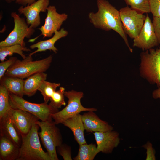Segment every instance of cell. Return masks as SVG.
Returning <instances> with one entry per match:
<instances>
[{
	"label": "cell",
	"mask_w": 160,
	"mask_h": 160,
	"mask_svg": "<svg viewBox=\"0 0 160 160\" xmlns=\"http://www.w3.org/2000/svg\"><path fill=\"white\" fill-rule=\"evenodd\" d=\"M98 11L89 13L90 23L97 28L108 31L112 30L117 33L124 40L130 52V47L126 35L122 27L119 11L106 0H97Z\"/></svg>",
	"instance_id": "cell-1"
},
{
	"label": "cell",
	"mask_w": 160,
	"mask_h": 160,
	"mask_svg": "<svg viewBox=\"0 0 160 160\" xmlns=\"http://www.w3.org/2000/svg\"><path fill=\"white\" fill-rule=\"evenodd\" d=\"M39 126L34 124L29 132L22 136V142L17 160H51L49 154L43 149L38 131Z\"/></svg>",
	"instance_id": "cell-2"
},
{
	"label": "cell",
	"mask_w": 160,
	"mask_h": 160,
	"mask_svg": "<svg viewBox=\"0 0 160 160\" xmlns=\"http://www.w3.org/2000/svg\"><path fill=\"white\" fill-rule=\"evenodd\" d=\"M52 57L50 55L42 60L33 61L32 56L28 55L22 60L17 59L7 69L5 75L23 79L37 73L44 72L49 67Z\"/></svg>",
	"instance_id": "cell-3"
},
{
	"label": "cell",
	"mask_w": 160,
	"mask_h": 160,
	"mask_svg": "<svg viewBox=\"0 0 160 160\" xmlns=\"http://www.w3.org/2000/svg\"><path fill=\"white\" fill-rule=\"evenodd\" d=\"M140 57V75L150 84L160 87V48L143 51Z\"/></svg>",
	"instance_id": "cell-4"
},
{
	"label": "cell",
	"mask_w": 160,
	"mask_h": 160,
	"mask_svg": "<svg viewBox=\"0 0 160 160\" xmlns=\"http://www.w3.org/2000/svg\"><path fill=\"white\" fill-rule=\"evenodd\" d=\"M9 102L11 108L29 112L43 121H52V115L59 111L58 109L44 102L41 103H32L10 93Z\"/></svg>",
	"instance_id": "cell-5"
},
{
	"label": "cell",
	"mask_w": 160,
	"mask_h": 160,
	"mask_svg": "<svg viewBox=\"0 0 160 160\" xmlns=\"http://www.w3.org/2000/svg\"><path fill=\"white\" fill-rule=\"evenodd\" d=\"M40 128L38 132L42 144L49 154L51 160H58L56 148L62 143V138L60 130L52 121L36 122Z\"/></svg>",
	"instance_id": "cell-6"
},
{
	"label": "cell",
	"mask_w": 160,
	"mask_h": 160,
	"mask_svg": "<svg viewBox=\"0 0 160 160\" xmlns=\"http://www.w3.org/2000/svg\"><path fill=\"white\" fill-rule=\"evenodd\" d=\"M64 95L68 99L67 106L61 111L52 115V117L56 124H62L67 119L82 111H95L97 110L95 108H86L82 105L81 100L83 97L84 94L81 92L73 90L65 91Z\"/></svg>",
	"instance_id": "cell-7"
},
{
	"label": "cell",
	"mask_w": 160,
	"mask_h": 160,
	"mask_svg": "<svg viewBox=\"0 0 160 160\" xmlns=\"http://www.w3.org/2000/svg\"><path fill=\"white\" fill-rule=\"evenodd\" d=\"M11 16L14 20L13 29L4 40L0 42V47L20 44L25 47L24 38H30L35 29L30 28L25 18L20 17L16 12H11Z\"/></svg>",
	"instance_id": "cell-8"
},
{
	"label": "cell",
	"mask_w": 160,
	"mask_h": 160,
	"mask_svg": "<svg viewBox=\"0 0 160 160\" xmlns=\"http://www.w3.org/2000/svg\"><path fill=\"white\" fill-rule=\"evenodd\" d=\"M119 11L125 33L134 39L140 33L146 15L132 9L128 6L121 8Z\"/></svg>",
	"instance_id": "cell-9"
},
{
	"label": "cell",
	"mask_w": 160,
	"mask_h": 160,
	"mask_svg": "<svg viewBox=\"0 0 160 160\" xmlns=\"http://www.w3.org/2000/svg\"><path fill=\"white\" fill-rule=\"evenodd\" d=\"M159 44L152 22L146 13L143 27L138 35L133 39V46L144 51L153 48Z\"/></svg>",
	"instance_id": "cell-10"
},
{
	"label": "cell",
	"mask_w": 160,
	"mask_h": 160,
	"mask_svg": "<svg viewBox=\"0 0 160 160\" xmlns=\"http://www.w3.org/2000/svg\"><path fill=\"white\" fill-rule=\"evenodd\" d=\"M47 12L44 24L39 28L43 38L51 37L55 31H59L63 22L68 17L65 13H58L56 8L54 5H49L47 8Z\"/></svg>",
	"instance_id": "cell-11"
},
{
	"label": "cell",
	"mask_w": 160,
	"mask_h": 160,
	"mask_svg": "<svg viewBox=\"0 0 160 160\" xmlns=\"http://www.w3.org/2000/svg\"><path fill=\"white\" fill-rule=\"evenodd\" d=\"M49 3V0H38L30 5L21 6L18 11L20 14L23 15L25 17L29 27L34 29L41 24L40 12H46Z\"/></svg>",
	"instance_id": "cell-12"
},
{
	"label": "cell",
	"mask_w": 160,
	"mask_h": 160,
	"mask_svg": "<svg viewBox=\"0 0 160 160\" xmlns=\"http://www.w3.org/2000/svg\"><path fill=\"white\" fill-rule=\"evenodd\" d=\"M8 115L20 132L22 136L27 134L33 125L39 119L27 111L11 108Z\"/></svg>",
	"instance_id": "cell-13"
},
{
	"label": "cell",
	"mask_w": 160,
	"mask_h": 160,
	"mask_svg": "<svg viewBox=\"0 0 160 160\" xmlns=\"http://www.w3.org/2000/svg\"><path fill=\"white\" fill-rule=\"evenodd\" d=\"M93 134L99 153H111L120 143L119 134L116 131L95 132Z\"/></svg>",
	"instance_id": "cell-14"
},
{
	"label": "cell",
	"mask_w": 160,
	"mask_h": 160,
	"mask_svg": "<svg viewBox=\"0 0 160 160\" xmlns=\"http://www.w3.org/2000/svg\"><path fill=\"white\" fill-rule=\"evenodd\" d=\"M81 117L85 130L87 132H105L113 129L112 126L101 119L94 111L84 113Z\"/></svg>",
	"instance_id": "cell-15"
},
{
	"label": "cell",
	"mask_w": 160,
	"mask_h": 160,
	"mask_svg": "<svg viewBox=\"0 0 160 160\" xmlns=\"http://www.w3.org/2000/svg\"><path fill=\"white\" fill-rule=\"evenodd\" d=\"M0 134L9 139L19 147L22 142V136L9 115L0 120Z\"/></svg>",
	"instance_id": "cell-16"
},
{
	"label": "cell",
	"mask_w": 160,
	"mask_h": 160,
	"mask_svg": "<svg viewBox=\"0 0 160 160\" xmlns=\"http://www.w3.org/2000/svg\"><path fill=\"white\" fill-rule=\"evenodd\" d=\"M68 34V32L63 28H61L59 31H56L53 36L49 39L40 41L31 45L30 47L31 49H33L37 48V49L30 53L28 55L32 56L37 52H44L47 50L52 51L55 53H56L58 49L54 45L55 43L60 39L66 37Z\"/></svg>",
	"instance_id": "cell-17"
},
{
	"label": "cell",
	"mask_w": 160,
	"mask_h": 160,
	"mask_svg": "<svg viewBox=\"0 0 160 160\" xmlns=\"http://www.w3.org/2000/svg\"><path fill=\"white\" fill-rule=\"evenodd\" d=\"M62 124L71 130L75 140L79 145L87 143L84 136L85 129L81 115L77 114L67 119Z\"/></svg>",
	"instance_id": "cell-18"
},
{
	"label": "cell",
	"mask_w": 160,
	"mask_h": 160,
	"mask_svg": "<svg viewBox=\"0 0 160 160\" xmlns=\"http://www.w3.org/2000/svg\"><path fill=\"white\" fill-rule=\"evenodd\" d=\"M0 135V160H17L20 147L4 135Z\"/></svg>",
	"instance_id": "cell-19"
},
{
	"label": "cell",
	"mask_w": 160,
	"mask_h": 160,
	"mask_svg": "<svg viewBox=\"0 0 160 160\" xmlns=\"http://www.w3.org/2000/svg\"><path fill=\"white\" fill-rule=\"evenodd\" d=\"M47 74L44 72L33 75L24 80V95L28 97L34 95L43 82L46 81Z\"/></svg>",
	"instance_id": "cell-20"
},
{
	"label": "cell",
	"mask_w": 160,
	"mask_h": 160,
	"mask_svg": "<svg viewBox=\"0 0 160 160\" xmlns=\"http://www.w3.org/2000/svg\"><path fill=\"white\" fill-rule=\"evenodd\" d=\"M0 80V84L4 87L9 93L23 97L24 94L23 79L4 76Z\"/></svg>",
	"instance_id": "cell-21"
},
{
	"label": "cell",
	"mask_w": 160,
	"mask_h": 160,
	"mask_svg": "<svg viewBox=\"0 0 160 160\" xmlns=\"http://www.w3.org/2000/svg\"><path fill=\"white\" fill-rule=\"evenodd\" d=\"M79 145L78 153L73 158L74 160H93L99 153L95 144L86 143Z\"/></svg>",
	"instance_id": "cell-22"
},
{
	"label": "cell",
	"mask_w": 160,
	"mask_h": 160,
	"mask_svg": "<svg viewBox=\"0 0 160 160\" xmlns=\"http://www.w3.org/2000/svg\"><path fill=\"white\" fill-rule=\"evenodd\" d=\"M23 51L31 52V49L27 47H23L20 44H15L9 46L0 47V60L1 62L4 61L7 56H11L14 53L20 55L23 59L27 57Z\"/></svg>",
	"instance_id": "cell-23"
},
{
	"label": "cell",
	"mask_w": 160,
	"mask_h": 160,
	"mask_svg": "<svg viewBox=\"0 0 160 160\" xmlns=\"http://www.w3.org/2000/svg\"><path fill=\"white\" fill-rule=\"evenodd\" d=\"M9 92L4 86L0 85V120L7 116L11 108Z\"/></svg>",
	"instance_id": "cell-24"
},
{
	"label": "cell",
	"mask_w": 160,
	"mask_h": 160,
	"mask_svg": "<svg viewBox=\"0 0 160 160\" xmlns=\"http://www.w3.org/2000/svg\"><path fill=\"white\" fill-rule=\"evenodd\" d=\"M60 83H52L46 81H44L39 88L38 90L42 95L44 102L47 103L56 88L60 86Z\"/></svg>",
	"instance_id": "cell-25"
},
{
	"label": "cell",
	"mask_w": 160,
	"mask_h": 160,
	"mask_svg": "<svg viewBox=\"0 0 160 160\" xmlns=\"http://www.w3.org/2000/svg\"><path fill=\"white\" fill-rule=\"evenodd\" d=\"M126 4L137 11L144 14L150 12L148 0H124Z\"/></svg>",
	"instance_id": "cell-26"
},
{
	"label": "cell",
	"mask_w": 160,
	"mask_h": 160,
	"mask_svg": "<svg viewBox=\"0 0 160 160\" xmlns=\"http://www.w3.org/2000/svg\"><path fill=\"white\" fill-rule=\"evenodd\" d=\"M65 88L61 87L59 89L56 91L51 97L49 104L55 108L58 109L62 106H65L66 103L64 100Z\"/></svg>",
	"instance_id": "cell-27"
},
{
	"label": "cell",
	"mask_w": 160,
	"mask_h": 160,
	"mask_svg": "<svg viewBox=\"0 0 160 160\" xmlns=\"http://www.w3.org/2000/svg\"><path fill=\"white\" fill-rule=\"evenodd\" d=\"M57 148V151L64 160H72L71 149L70 147L62 143Z\"/></svg>",
	"instance_id": "cell-28"
},
{
	"label": "cell",
	"mask_w": 160,
	"mask_h": 160,
	"mask_svg": "<svg viewBox=\"0 0 160 160\" xmlns=\"http://www.w3.org/2000/svg\"><path fill=\"white\" fill-rule=\"evenodd\" d=\"M17 59L15 57H10L5 61L1 62L0 63V79L4 75L7 69L13 65Z\"/></svg>",
	"instance_id": "cell-29"
},
{
	"label": "cell",
	"mask_w": 160,
	"mask_h": 160,
	"mask_svg": "<svg viewBox=\"0 0 160 160\" xmlns=\"http://www.w3.org/2000/svg\"><path fill=\"white\" fill-rule=\"evenodd\" d=\"M150 12L153 17H160V0H148Z\"/></svg>",
	"instance_id": "cell-30"
},
{
	"label": "cell",
	"mask_w": 160,
	"mask_h": 160,
	"mask_svg": "<svg viewBox=\"0 0 160 160\" xmlns=\"http://www.w3.org/2000/svg\"><path fill=\"white\" fill-rule=\"evenodd\" d=\"M146 150V160H156L155 151L153 147L152 144L149 142L143 146Z\"/></svg>",
	"instance_id": "cell-31"
},
{
	"label": "cell",
	"mask_w": 160,
	"mask_h": 160,
	"mask_svg": "<svg viewBox=\"0 0 160 160\" xmlns=\"http://www.w3.org/2000/svg\"><path fill=\"white\" fill-rule=\"evenodd\" d=\"M152 23L159 43L160 44V17H153Z\"/></svg>",
	"instance_id": "cell-32"
},
{
	"label": "cell",
	"mask_w": 160,
	"mask_h": 160,
	"mask_svg": "<svg viewBox=\"0 0 160 160\" xmlns=\"http://www.w3.org/2000/svg\"><path fill=\"white\" fill-rule=\"evenodd\" d=\"M36 0H12L16 3L23 6H26L30 5L36 1Z\"/></svg>",
	"instance_id": "cell-33"
},
{
	"label": "cell",
	"mask_w": 160,
	"mask_h": 160,
	"mask_svg": "<svg viewBox=\"0 0 160 160\" xmlns=\"http://www.w3.org/2000/svg\"><path fill=\"white\" fill-rule=\"evenodd\" d=\"M152 97L155 99L160 98V87L153 91L152 93Z\"/></svg>",
	"instance_id": "cell-34"
},
{
	"label": "cell",
	"mask_w": 160,
	"mask_h": 160,
	"mask_svg": "<svg viewBox=\"0 0 160 160\" xmlns=\"http://www.w3.org/2000/svg\"><path fill=\"white\" fill-rule=\"evenodd\" d=\"M5 1L8 3H10L12 2V0H5Z\"/></svg>",
	"instance_id": "cell-35"
}]
</instances>
